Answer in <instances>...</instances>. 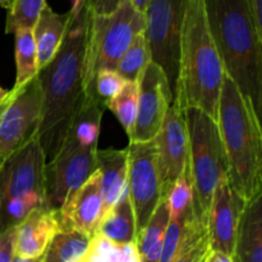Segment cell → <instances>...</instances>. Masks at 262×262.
<instances>
[{"instance_id":"7402d4cb","label":"cell","mask_w":262,"mask_h":262,"mask_svg":"<svg viewBox=\"0 0 262 262\" xmlns=\"http://www.w3.org/2000/svg\"><path fill=\"white\" fill-rule=\"evenodd\" d=\"M91 238L76 230H59L43 253L42 262H77L84 257Z\"/></svg>"},{"instance_id":"ac0fdd59","label":"cell","mask_w":262,"mask_h":262,"mask_svg":"<svg viewBox=\"0 0 262 262\" xmlns=\"http://www.w3.org/2000/svg\"><path fill=\"white\" fill-rule=\"evenodd\" d=\"M96 169L101 177V192L104 200V216L119 200L127 188L128 154L127 148L96 151Z\"/></svg>"},{"instance_id":"4fadbf2b","label":"cell","mask_w":262,"mask_h":262,"mask_svg":"<svg viewBox=\"0 0 262 262\" xmlns=\"http://www.w3.org/2000/svg\"><path fill=\"white\" fill-rule=\"evenodd\" d=\"M158 155V166L161 182V199L183 173L189 163L188 135L183 110L171 104L166 112L160 130L154 138Z\"/></svg>"},{"instance_id":"1f68e13d","label":"cell","mask_w":262,"mask_h":262,"mask_svg":"<svg viewBox=\"0 0 262 262\" xmlns=\"http://www.w3.org/2000/svg\"><path fill=\"white\" fill-rule=\"evenodd\" d=\"M17 229H9L0 234V262H12L14 257Z\"/></svg>"},{"instance_id":"ba28073f","label":"cell","mask_w":262,"mask_h":262,"mask_svg":"<svg viewBox=\"0 0 262 262\" xmlns=\"http://www.w3.org/2000/svg\"><path fill=\"white\" fill-rule=\"evenodd\" d=\"M191 0H150L146 7L145 35L152 63L160 67L176 100L181 56V37Z\"/></svg>"},{"instance_id":"7a4b0ae2","label":"cell","mask_w":262,"mask_h":262,"mask_svg":"<svg viewBox=\"0 0 262 262\" xmlns=\"http://www.w3.org/2000/svg\"><path fill=\"white\" fill-rule=\"evenodd\" d=\"M207 26L224 72L248 99L258 117L262 110V35L247 0H204Z\"/></svg>"},{"instance_id":"d4e9b609","label":"cell","mask_w":262,"mask_h":262,"mask_svg":"<svg viewBox=\"0 0 262 262\" xmlns=\"http://www.w3.org/2000/svg\"><path fill=\"white\" fill-rule=\"evenodd\" d=\"M151 61L143 32L138 33L133 42L120 58L115 71L128 82H137L143 69Z\"/></svg>"},{"instance_id":"f546056e","label":"cell","mask_w":262,"mask_h":262,"mask_svg":"<svg viewBox=\"0 0 262 262\" xmlns=\"http://www.w3.org/2000/svg\"><path fill=\"white\" fill-rule=\"evenodd\" d=\"M211 248H210L209 238H205L201 242L197 243L192 248H189L187 252L182 253L178 257L174 258L171 262H205L209 257Z\"/></svg>"},{"instance_id":"7c38bea8","label":"cell","mask_w":262,"mask_h":262,"mask_svg":"<svg viewBox=\"0 0 262 262\" xmlns=\"http://www.w3.org/2000/svg\"><path fill=\"white\" fill-rule=\"evenodd\" d=\"M137 84V114L129 142H147L154 140L160 130L173 99L165 74L152 61L143 69Z\"/></svg>"},{"instance_id":"9c48e42d","label":"cell","mask_w":262,"mask_h":262,"mask_svg":"<svg viewBox=\"0 0 262 262\" xmlns=\"http://www.w3.org/2000/svg\"><path fill=\"white\" fill-rule=\"evenodd\" d=\"M96 151L97 147L84 146L66 136L55 158L43 170L46 207L58 211L67 196L92 176L96 170Z\"/></svg>"},{"instance_id":"cb8c5ba5","label":"cell","mask_w":262,"mask_h":262,"mask_svg":"<svg viewBox=\"0 0 262 262\" xmlns=\"http://www.w3.org/2000/svg\"><path fill=\"white\" fill-rule=\"evenodd\" d=\"M83 262H141L135 243H115L96 234L90 241Z\"/></svg>"},{"instance_id":"836d02e7","label":"cell","mask_w":262,"mask_h":262,"mask_svg":"<svg viewBox=\"0 0 262 262\" xmlns=\"http://www.w3.org/2000/svg\"><path fill=\"white\" fill-rule=\"evenodd\" d=\"M206 262H232V257L220 252H210Z\"/></svg>"},{"instance_id":"30bf717a","label":"cell","mask_w":262,"mask_h":262,"mask_svg":"<svg viewBox=\"0 0 262 262\" xmlns=\"http://www.w3.org/2000/svg\"><path fill=\"white\" fill-rule=\"evenodd\" d=\"M10 92V99L0 118V165L37 137L41 122L42 94L37 77Z\"/></svg>"},{"instance_id":"d6a6232c","label":"cell","mask_w":262,"mask_h":262,"mask_svg":"<svg viewBox=\"0 0 262 262\" xmlns=\"http://www.w3.org/2000/svg\"><path fill=\"white\" fill-rule=\"evenodd\" d=\"M247 4L256 28L258 33L262 35V0H247Z\"/></svg>"},{"instance_id":"3957f363","label":"cell","mask_w":262,"mask_h":262,"mask_svg":"<svg viewBox=\"0 0 262 262\" xmlns=\"http://www.w3.org/2000/svg\"><path fill=\"white\" fill-rule=\"evenodd\" d=\"M217 127L228 164V181L232 188L251 201L262 193V132L260 117L237 84L224 74Z\"/></svg>"},{"instance_id":"f35d334b","label":"cell","mask_w":262,"mask_h":262,"mask_svg":"<svg viewBox=\"0 0 262 262\" xmlns=\"http://www.w3.org/2000/svg\"><path fill=\"white\" fill-rule=\"evenodd\" d=\"M9 95H10V90L8 91V90H4L2 86H0V105H2L8 97H9Z\"/></svg>"},{"instance_id":"277c9868","label":"cell","mask_w":262,"mask_h":262,"mask_svg":"<svg viewBox=\"0 0 262 262\" xmlns=\"http://www.w3.org/2000/svg\"><path fill=\"white\" fill-rule=\"evenodd\" d=\"M224 67L209 31L204 0H191L181 37L178 82L173 104L200 109L217 120Z\"/></svg>"},{"instance_id":"e575fe53","label":"cell","mask_w":262,"mask_h":262,"mask_svg":"<svg viewBox=\"0 0 262 262\" xmlns=\"http://www.w3.org/2000/svg\"><path fill=\"white\" fill-rule=\"evenodd\" d=\"M148 2H150V0H130V3H132L133 7L136 8V10H138V12L142 13V14L145 13V9L146 7H147Z\"/></svg>"},{"instance_id":"4dcf8cb0","label":"cell","mask_w":262,"mask_h":262,"mask_svg":"<svg viewBox=\"0 0 262 262\" xmlns=\"http://www.w3.org/2000/svg\"><path fill=\"white\" fill-rule=\"evenodd\" d=\"M124 0H84V7L91 15H107L119 8Z\"/></svg>"},{"instance_id":"603a6c76","label":"cell","mask_w":262,"mask_h":262,"mask_svg":"<svg viewBox=\"0 0 262 262\" xmlns=\"http://www.w3.org/2000/svg\"><path fill=\"white\" fill-rule=\"evenodd\" d=\"M14 36V55L17 73H15V82L13 89H19L37 76V50H36L32 30L20 28V30L15 31Z\"/></svg>"},{"instance_id":"52a82bcc","label":"cell","mask_w":262,"mask_h":262,"mask_svg":"<svg viewBox=\"0 0 262 262\" xmlns=\"http://www.w3.org/2000/svg\"><path fill=\"white\" fill-rule=\"evenodd\" d=\"M183 114L194 197L207 219L215 187L223 177H228L227 156L216 120L194 107L184 109Z\"/></svg>"},{"instance_id":"6da1fadb","label":"cell","mask_w":262,"mask_h":262,"mask_svg":"<svg viewBox=\"0 0 262 262\" xmlns=\"http://www.w3.org/2000/svg\"><path fill=\"white\" fill-rule=\"evenodd\" d=\"M89 17L86 7L76 13L71 12V20L60 48L50 63L42 67L36 76L42 94L37 140L46 164L55 158L86 100L83 58Z\"/></svg>"},{"instance_id":"83f0119b","label":"cell","mask_w":262,"mask_h":262,"mask_svg":"<svg viewBox=\"0 0 262 262\" xmlns=\"http://www.w3.org/2000/svg\"><path fill=\"white\" fill-rule=\"evenodd\" d=\"M45 4L46 0H15L12 9L8 10L5 33H14L20 28L32 30Z\"/></svg>"},{"instance_id":"ab89813d","label":"cell","mask_w":262,"mask_h":262,"mask_svg":"<svg viewBox=\"0 0 262 262\" xmlns=\"http://www.w3.org/2000/svg\"><path fill=\"white\" fill-rule=\"evenodd\" d=\"M10 94H12V92H10ZM9 99H10V95H9V97H8V99L5 100L2 105H0V118H2V114H3V112H4V109L7 107V104H8V101H9Z\"/></svg>"},{"instance_id":"e0dca14e","label":"cell","mask_w":262,"mask_h":262,"mask_svg":"<svg viewBox=\"0 0 262 262\" xmlns=\"http://www.w3.org/2000/svg\"><path fill=\"white\" fill-rule=\"evenodd\" d=\"M232 262H262V193L246 202Z\"/></svg>"},{"instance_id":"484cf974","label":"cell","mask_w":262,"mask_h":262,"mask_svg":"<svg viewBox=\"0 0 262 262\" xmlns=\"http://www.w3.org/2000/svg\"><path fill=\"white\" fill-rule=\"evenodd\" d=\"M164 199H165L166 207H168L169 220L178 219L193 204L196 197H194V187L189 163L183 173L177 178V181L174 182Z\"/></svg>"},{"instance_id":"ffe728a7","label":"cell","mask_w":262,"mask_h":262,"mask_svg":"<svg viewBox=\"0 0 262 262\" xmlns=\"http://www.w3.org/2000/svg\"><path fill=\"white\" fill-rule=\"evenodd\" d=\"M97 234L115 243L136 242V219L128 189L125 188L114 206L102 217Z\"/></svg>"},{"instance_id":"74e56055","label":"cell","mask_w":262,"mask_h":262,"mask_svg":"<svg viewBox=\"0 0 262 262\" xmlns=\"http://www.w3.org/2000/svg\"><path fill=\"white\" fill-rule=\"evenodd\" d=\"M14 3L15 0H0V7L4 8V9L10 10L13 5H14Z\"/></svg>"},{"instance_id":"8992f818","label":"cell","mask_w":262,"mask_h":262,"mask_svg":"<svg viewBox=\"0 0 262 262\" xmlns=\"http://www.w3.org/2000/svg\"><path fill=\"white\" fill-rule=\"evenodd\" d=\"M145 31V17L130 0H124L115 12L89 17L83 58V83L91 91L95 77L101 69H117L120 58L138 33Z\"/></svg>"},{"instance_id":"5bb4252c","label":"cell","mask_w":262,"mask_h":262,"mask_svg":"<svg viewBox=\"0 0 262 262\" xmlns=\"http://www.w3.org/2000/svg\"><path fill=\"white\" fill-rule=\"evenodd\" d=\"M245 206L246 201L232 188L228 177H223L215 187L207 214V238L212 252L232 257Z\"/></svg>"},{"instance_id":"60d3db41","label":"cell","mask_w":262,"mask_h":262,"mask_svg":"<svg viewBox=\"0 0 262 262\" xmlns=\"http://www.w3.org/2000/svg\"><path fill=\"white\" fill-rule=\"evenodd\" d=\"M77 262H83V258H82V260H79V261H77Z\"/></svg>"},{"instance_id":"d6986e66","label":"cell","mask_w":262,"mask_h":262,"mask_svg":"<svg viewBox=\"0 0 262 262\" xmlns=\"http://www.w3.org/2000/svg\"><path fill=\"white\" fill-rule=\"evenodd\" d=\"M69 20H71V12L59 14L51 9L48 3L43 5L32 28L33 40L37 50L38 71L50 63L58 49L60 48Z\"/></svg>"},{"instance_id":"f1b7e54d","label":"cell","mask_w":262,"mask_h":262,"mask_svg":"<svg viewBox=\"0 0 262 262\" xmlns=\"http://www.w3.org/2000/svg\"><path fill=\"white\" fill-rule=\"evenodd\" d=\"M125 82L127 81L117 71L101 69L100 72H97L96 77H95L94 86H92L91 91L87 92L86 95H96L106 106V102L122 91Z\"/></svg>"},{"instance_id":"44dd1931","label":"cell","mask_w":262,"mask_h":262,"mask_svg":"<svg viewBox=\"0 0 262 262\" xmlns=\"http://www.w3.org/2000/svg\"><path fill=\"white\" fill-rule=\"evenodd\" d=\"M168 224L169 214L166 201L165 199H161L150 222L136 237V246L141 262H160Z\"/></svg>"},{"instance_id":"4316f807","label":"cell","mask_w":262,"mask_h":262,"mask_svg":"<svg viewBox=\"0 0 262 262\" xmlns=\"http://www.w3.org/2000/svg\"><path fill=\"white\" fill-rule=\"evenodd\" d=\"M137 99L138 84L137 82H125L122 91L106 102L107 109L114 113L115 117L124 128L125 133L129 138L135 127L136 114H137Z\"/></svg>"},{"instance_id":"d590c367","label":"cell","mask_w":262,"mask_h":262,"mask_svg":"<svg viewBox=\"0 0 262 262\" xmlns=\"http://www.w3.org/2000/svg\"><path fill=\"white\" fill-rule=\"evenodd\" d=\"M43 261V256L41 257H36V258H25V257H19V256L14 255L12 262H42Z\"/></svg>"},{"instance_id":"2e32d148","label":"cell","mask_w":262,"mask_h":262,"mask_svg":"<svg viewBox=\"0 0 262 262\" xmlns=\"http://www.w3.org/2000/svg\"><path fill=\"white\" fill-rule=\"evenodd\" d=\"M14 255L25 258L41 257L54 235L60 230L56 211L42 206L30 212L18 225Z\"/></svg>"},{"instance_id":"5b68a950","label":"cell","mask_w":262,"mask_h":262,"mask_svg":"<svg viewBox=\"0 0 262 262\" xmlns=\"http://www.w3.org/2000/svg\"><path fill=\"white\" fill-rule=\"evenodd\" d=\"M45 165L37 137L0 165V234L17 228L33 210L46 206Z\"/></svg>"},{"instance_id":"8d00e7d4","label":"cell","mask_w":262,"mask_h":262,"mask_svg":"<svg viewBox=\"0 0 262 262\" xmlns=\"http://www.w3.org/2000/svg\"><path fill=\"white\" fill-rule=\"evenodd\" d=\"M84 7V0H72L71 12L76 13Z\"/></svg>"},{"instance_id":"8fae6325","label":"cell","mask_w":262,"mask_h":262,"mask_svg":"<svg viewBox=\"0 0 262 262\" xmlns=\"http://www.w3.org/2000/svg\"><path fill=\"white\" fill-rule=\"evenodd\" d=\"M127 189L136 219V237L147 225L161 200V182L155 141L127 146Z\"/></svg>"},{"instance_id":"9a60e30c","label":"cell","mask_w":262,"mask_h":262,"mask_svg":"<svg viewBox=\"0 0 262 262\" xmlns=\"http://www.w3.org/2000/svg\"><path fill=\"white\" fill-rule=\"evenodd\" d=\"M61 230H76L89 238L97 234L104 217L101 177L96 170L84 183L67 196L56 211Z\"/></svg>"},{"instance_id":"b9f144b4","label":"cell","mask_w":262,"mask_h":262,"mask_svg":"<svg viewBox=\"0 0 262 262\" xmlns=\"http://www.w3.org/2000/svg\"><path fill=\"white\" fill-rule=\"evenodd\" d=\"M205 262H206V261H205Z\"/></svg>"}]
</instances>
